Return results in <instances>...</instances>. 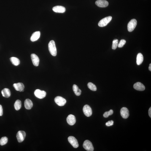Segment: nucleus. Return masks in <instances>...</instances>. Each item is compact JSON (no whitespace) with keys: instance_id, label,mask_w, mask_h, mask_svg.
I'll return each instance as SVG.
<instances>
[{"instance_id":"f257e3e1","label":"nucleus","mask_w":151,"mask_h":151,"mask_svg":"<svg viewBox=\"0 0 151 151\" xmlns=\"http://www.w3.org/2000/svg\"><path fill=\"white\" fill-rule=\"evenodd\" d=\"M50 53L54 56H56L57 50L54 41L52 40L50 41L48 45Z\"/></svg>"},{"instance_id":"f03ea898","label":"nucleus","mask_w":151,"mask_h":151,"mask_svg":"<svg viewBox=\"0 0 151 151\" xmlns=\"http://www.w3.org/2000/svg\"><path fill=\"white\" fill-rule=\"evenodd\" d=\"M112 18L111 16L105 17L100 20L98 23V26L100 27L106 26L111 21Z\"/></svg>"},{"instance_id":"7ed1b4c3","label":"nucleus","mask_w":151,"mask_h":151,"mask_svg":"<svg viewBox=\"0 0 151 151\" xmlns=\"http://www.w3.org/2000/svg\"><path fill=\"white\" fill-rule=\"evenodd\" d=\"M137 22L136 19H133L129 22L127 26L128 31L130 32L134 30L137 25Z\"/></svg>"},{"instance_id":"20e7f679","label":"nucleus","mask_w":151,"mask_h":151,"mask_svg":"<svg viewBox=\"0 0 151 151\" xmlns=\"http://www.w3.org/2000/svg\"><path fill=\"white\" fill-rule=\"evenodd\" d=\"M83 146L86 150L88 151H93L94 147L92 142L88 140H86L84 141Z\"/></svg>"},{"instance_id":"39448f33","label":"nucleus","mask_w":151,"mask_h":151,"mask_svg":"<svg viewBox=\"0 0 151 151\" xmlns=\"http://www.w3.org/2000/svg\"><path fill=\"white\" fill-rule=\"evenodd\" d=\"M55 103L59 106H64L66 102V101L64 98L61 97L57 96L55 98Z\"/></svg>"},{"instance_id":"423d86ee","label":"nucleus","mask_w":151,"mask_h":151,"mask_svg":"<svg viewBox=\"0 0 151 151\" xmlns=\"http://www.w3.org/2000/svg\"><path fill=\"white\" fill-rule=\"evenodd\" d=\"M34 94L36 97L39 99H42L45 97L46 95V93L44 91L37 89L35 90Z\"/></svg>"},{"instance_id":"0eeeda50","label":"nucleus","mask_w":151,"mask_h":151,"mask_svg":"<svg viewBox=\"0 0 151 151\" xmlns=\"http://www.w3.org/2000/svg\"><path fill=\"white\" fill-rule=\"evenodd\" d=\"M68 141L74 148H77L79 147V144L77 140L74 136H70L68 137Z\"/></svg>"},{"instance_id":"6e6552de","label":"nucleus","mask_w":151,"mask_h":151,"mask_svg":"<svg viewBox=\"0 0 151 151\" xmlns=\"http://www.w3.org/2000/svg\"><path fill=\"white\" fill-rule=\"evenodd\" d=\"M26 136L25 132L23 131H19L17 132L16 137L19 142H21L24 141Z\"/></svg>"},{"instance_id":"1a4fd4ad","label":"nucleus","mask_w":151,"mask_h":151,"mask_svg":"<svg viewBox=\"0 0 151 151\" xmlns=\"http://www.w3.org/2000/svg\"><path fill=\"white\" fill-rule=\"evenodd\" d=\"M83 111L84 114L87 117H90L92 115L93 112L91 108L88 105L84 106Z\"/></svg>"},{"instance_id":"9d476101","label":"nucleus","mask_w":151,"mask_h":151,"mask_svg":"<svg viewBox=\"0 0 151 151\" xmlns=\"http://www.w3.org/2000/svg\"><path fill=\"white\" fill-rule=\"evenodd\" d=\"M120 114L123 118H127L129 116V111L126 107H122L121 109Z\"/></svg>"},{"instance_id":"9b49d317","label":"nucleus","mask_w":151,"mask_h":151,"mask_svg":"<svg viewBox=\"0 0 151 151\" xmlns=\"http://www.w3.org/2000/svg\"><path fill=\"white\" fill-rule=\"evenodd\" d=\"M95 4L100 7H106L109 5L108 2L106 0H97L96 1Z\"/></svg>"},{"instance_id":"f8f14e48","label":"nucleus","mask_w":151,"mask_h":151,"mask_svg":"<svg viewBox=\"0 0 151 151\" xmlns=\"http://www.w3.org/2000/svg\"><path fill=\"white\" fill-rule=\"evenodd\" d=\"M67 121L69 125H74L76 122V117L74 115L70 114L67 118Z\"/></svg>"},{"instance_id":"ddd939ff","label":"nucleus","mask_w":151,"mask_h":151,"mask_svg":"<svg viewBox=\"0 0 151 151\" xmlns=\"http://www.w3.org/2000/svg\"><path fill=\"white\" fill-rule=\"evenodd\" d=\"M31 58L33 65L36 66H39V60L37 55L34 54H31Z\"/></svg>"},{"instance_id":"4468645a","label":"nucleus","mask_w":151,"mask_h":151,"mask_svg":"<svg viewBox=\"0 0 151 151\" xmlns=\"http://www.w3.org/2000/svg\"><path fill=\"white\" fill-rule=\"evenodd\" d=\"M133 88L136 90L142 91L145 90V87L141 83L136 82L133 85Z\"/></svg>"},{"instance_id":"2eb2a0df","label":"nucleus","mask_w":151,"mask_h":151,"mask_svg":"<svg viewBox=\"0 0 151 151\" xmlns=\"http://www.w3.org/2000/svg\"><path fill=\"white\" fill-rule=\"evenodd\" d=\"M13 87L16 90L20 92H23L24 86V84L21 83H14L13 84Z\"/></svg>"},{"instance_id":"dca6fc26","label":"nucleus","mask_w":151,"mask_h":151,"mask_svg":"<svg viewBox=\"0 0 151 151\" xmlns=\"http://www.w3.org/2000/svg\"><path fill=\"white\" fill-rule=\"evenodd\" d=\"M52 10L54 12L59 13H63L66 10L65 7L61 6H55L53 7Z\"/></svg>"},{"instance_id":"f3484780","label":"nucleus","mask_w":151,"mask_h":151,"mask_svg":"<svg viewBox=\"0 0 151 151\" xmlns=\"http://www.w3.org/2000/svg\"><path fill=\"white\" fill-rule=\"evenodd\" d=\"M40 36V32L38 31L35 32L33 33L31 38V40L32 42H34L38 40Z\"/></svg>"},{"instance_id":"a211bd4d","label":"nucleus","mask_w":151,"mask_h":151,"mask_svg":"<svg viewBox=\"0 0 151 151\" xmlns=\"http://www.w3.org/2000/svg\"><path fill=\"white\" fill-rule=\"evenodd\" d=\"M24 106L25 108L28 110L31 109L33 106V103L31 100L27 99L24 102Z\"/></svg>"},{"instance_id":"6ab92c4d","label":"nucleus","mask_w":151,"mask_h":151,"mask_svg":"<svg viewBox=\"0 0 151 151\" xmlns=\"http://www.w3.org/2000/svg\"><path fill=\"white\" fill-rule=\"evenodd\" d=\"M3 96L6 98H9L11 95V92L9 89L5 88L1 91Z\"/></svg>"},{"instance_id":"aec40b11","label":"nucleus","mask_w":151,"mask_h":151,"mask_svg":"<svg viewBox=\"0 0 151 151\" xmlns=\"http://www.w3.org/2000/svg\"><path fill=\"white\" fill-rule=\"evenodd\" d=\"M144 60V57L142 54L141 53L138 54L136 57V63L137 65L142 64Z\"/></svg>"},{"instance_id":"412c9836","label":"nucleus","mask_w":151,"mask_h":151,"mask_svg":"<svg viewBox=\"0 0 151 151\" xmlns=\"http://www.w3.org/2000/svg\"><path fill=\"white\" fill-rule=\"evenodd\" d=\"M73 90L75 94L78 96L80 95L81 94V90L79 89L77 85L74 84L73 86Z\"/></svg>"},{"instance_id":"4be33fe9","label":"nucleus","mask_w":151,"mask_h":151,"mask_svg":"<svg viewBox=\"0 0 151 151\" xmlns=\"http://www.w3.org/2000/svg\"><path fill=\"white\" fill-rule=\"evenodd\" d=\"M10 59L12 63L15 66H17L19 64L20 61L18 58L15 57H12Z\"/></svg>"},{"instance_id":"5701e85b","label":"nucleus","mask_w":151,"mask_h":151,"mask_svg":"<svg viewBox=\"0 0 151 151\" xmlns=\"http://www.w3.org/2000/svg\"><path fill=\"white\" fill-rule=\"evenodd\" d=\"M14 108L16 110H19L21 107V102L20 100H17L15 101L14 104Z\"/></svg>"},{"instance_id":"b1692460","label":"nucleus","mask_w":151,"mask_h":151,"mask_svg":"<svg viewBox=\"0 0 151 151\" xmlns=\"http://www.w3.org/2000/svg\"><path fill=\"white\" fill-rule=\"evenodd\" d=\"M88 88L93 91H96L97 90V87L94 84L91 82H89L87 85Z\"/></svg>"},{"instance_id":"393cba45","label":"nucleus","mask_w":151,"mask_h":151,"mask_svg":"<svg viewBox=\"0 0 151 151\" xmlns=\"http://www.w3.org/2000/svg\"><path fill=\"white\" fill-rule=\"evenodd\" d=\"M8 141V139L7 137L5 136L3 137L0 140V144L1 146L4 145L7 143Z\"/></svg>"},{"instance_id":"a878e982","label":"nucleus","mask_w":151,"mask_h":151,"mask_svg":"<svg viewBox=\"0 0 151 151\" xmlns=\"http://www.w3.org/2000/svg\"><path fill=\"white\" fill-rule=\"evenodd\" d=\"M118 41L117 39L114 40L112 42V49L113 50H115L118 47Z\"/></svg>"},{"instance_id":"bb28decb","label":"nucleus","mask_w":151,"mask_h":151,"mask_svg":"<svg viewBox=\"0 0 151 151\" xmlns=\"http://www.w3.org/2000/svg\"><path fill=\"white\" fill-rule=\"evenodd\" d=\"M113 113V111L111 109L108 112H105L103 114V116L105 118H107L109 116L112 115Z\"/></svg>"},{"instance_id":"cd10ccee","label":"nucleus","mask_w":151,"mask_h":151,"mask_svg":"<svg viewBox=\"0 0 151 151\" xmlns=\"http://www.w3.org/2000/svg\"><path fill=\"white\" fill-rule=\"evenodd\" d=\"M126 43V41L124 39H122L121 40L118 44V47L119 48H122L123 47L124 45H125Z\"/></svg>"},{"instance_id":"c85d7f7f","label":"nucleus","mask_w":151,"mask_h":151,"mask_svg":"<svg viewBox=\"0 0 151 151\" xmlns=\"http://www.w3.org/2000/svg\"><path fill=\"white\" fill-rule=\"evenodd\" d=\"M114 122L113 120L109 121L106 124V126L108 127L112 126L113 125Z\"/></svg>"},{"instance_id":"c756f323","label":"nucleus","mask_w":151,"mask_h":151,"mask_svg":"<svg viewBox=\"0 0 151 151\" xmlns=\"http://www.w3.org/2000/svg\"><path fill=\"white\" fill-rule=\"evenodd\" d=\"M3 110L2 106L0 105V116H1L3 115Z\"/></svg>"},{"instance_id":"7c9ffc66","label":"nucleus","mask_w":151,"mask_h":151,"mask_svg":"<svg viewBox=\"0 0 151 151\" xmlns=\"http://www.w3.org/2000/svg\"><path fill=\"white\" fill-rule=\"evenodd\" d=\"M148 113H149V117H150L151 118V107L149 108V111H148Z\"/></svg>"},{"instance_id":"2f4dec72","label":"nucleus","mask_w":151,"mask_h":151,"mask_svg":"<svg viewBox=\"0 0 151 151\" xmlns=\"http://www.w3.org/2000/svg\"><path fill=\"white\" fill-rule=\"evenodd\" d=\"M149 71H151V64L150 63L149 64Z\"/></svg>"}]
</instances>
